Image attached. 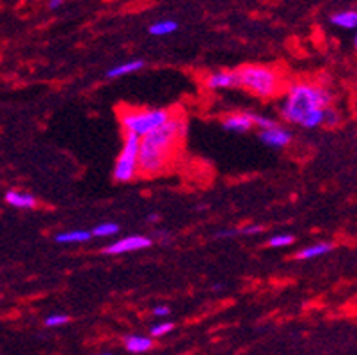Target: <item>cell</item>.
Returning <instances> with one entry per match:
<instances>
[{
  "label": "cell",
  "instance_id": "1",
  "mask_svg": "<svg viewBox=\"0 0 357 355\" xmlns=\"http://www.w3.org/2000/svg\"><path fill=\"white\" fill-rule=\"evenodd\" d=\"M333 105L329 89L318 84H295L288 89L281 105V116L286 121L304 128H317L324 125L326 109Z\"/></svg>",
  "mask_w": 357,
  "mask_h": 355
},
{
  "label": "cell",
  "instance_id": "2",
  "mask_svg": "<svg viewBox=\"0 0 357 355\" xmlns=\"http://www.w3.org/2000/svg\"><path fill=\"white\" fill-rule=\"evenodd\" d=\"M240 87L260 98H272L281 91V77L274 68L265 64H246L238 68Z\"/></svg>",
  "mask_w": 357,
  "mask_h": 355
},
{
  "label": "cell",
  "instance_id": "3",
  "mask_svg": "<svg viewBox=\"0 0 357 355\" xmlns=\"http://www.w3.org/2000/svg\"><path fill=\"white\" fill-rule=\"evenodd\" d=\"M173 118L171 111L164 109H127L121 112V127L127 132V135H137V137H146L153 130L166 125Z\"/></svg>",
  "mask_w": 357,
  "mask_h": 355
},
{
  "label": "cell",
  "instance_id": "4",
  "mask_svg": "<svg viewBox=\"0 0 357 355\" xmlns=\"http://www.w3.org/2000/svg\"><path fill=\"white\" fill-rule=\"evenodd\" d=\"M141 144H143V139L137 137V135H127V137H125L123 150L119 153L118 162H116L114 166V173H112L116 182H132V180L139 174Z\"/></svg>",
  "mask_w": 357,
  "mask_h": 355
},
{
  "label": "cell",
  "instance_id": "5",
  "mask_svg": "<svg viewBox=\"0 0 357 355\" xmlns=\"http://www.w3.org/2000/svg\"><path fill=\"white\" fill-rule=\"evenodd\" d=\"M153 240L144 235H132V237L121 238V240L114 242L109 247L104 248L105 254H111V256H116V254H125V253H134V251H143V248L151 247Z\"/></svg>",
  "mask_w": 357,
  "mask_h": 355
},
{
  "label": "cell",
  "instance_id": "6",
  "mask_svg": "<svg viewBox=\"0 0 357 355\" xmlns=\"http://www.w3.org/2000/svg\"><path fill=\"white\" fill-rule=\"evenodd\" d=\"M208 89H231V87H240V75L238 70L215 71L210 73L205 80Z\"/></svg>",
  "mask_w": 357,
  "mask_h": 355
},
{
  "label": "cell",
  "instance_id": "7",
  "mask_svg": "<svg viewBox=\"0 0 357 355\" xmlns=\"http://www.w3.org/2000/svg\"><path fill=\"white\" fill-rule=\"evenodd\" d=\"M254 127L253 112H235L223 119V128L235 134H247Z\"/></svg>",
  "mask_w": 357,
  "mask_h": 355
},
{
  "label": "cell",
  "instance_id": "8",
  "mask_svg": "<svg viewBox=\"0 0 357 355\" xmlns=\"http://www.w3.org/2000/svg\"><path fill=\"white\" fill-rule=\"evenodd\" d=\"M260 141L270 148H286L290 146L292 134L281 127L270 128V130H260Z\"/></svg>",
  "mask_w": 357,
  "mask_h": 355
},
{
  "label": "cell",
  "instance_id": "9",
  "mask_svg": "<svg viewBox=\"0 0 357 355\" xmlns=\"http://www.w3.org/2000/svg\"><path fill=\"white\" fill-rule=\"evenodd\" d=\"M6 201H8V205L20 210H32L38 206V199L29 192H22V190H8Z\"/></svg>",
  "mask_w": 357,
  "mask_h": 355
},
{
  "label": "cell",
  "instance_id": "10",
  "mask_svg": "<svg viewBox=\"0 0 357 355\" xmlns=\"http://www.w3.org/2000/svg\"><path fill=\"white\" fill-rule=\"evenodd\" d=\"M125 348L132 354H143L153 348V340L151 338H144V336H127L123 340Z\"/></svg>",
  "mask_w": 357,
  "mask_h": 355
},
{
  "label": "cell",
  "instance_id": "11",
  "mask_svg": "<svg viewBox=\"0 0 357 355\" xmlns=\"http://www.w3.org/2000/svg\"><path fill=\"white\" fill-rule=\"evenodd\" d=\"M143 68H144V61L141 59L128 61V63L118 64V66L111 68V70L107 71V77L109 79H119V77L130 75V73H135V71L143 70Z\"/></svg>",
  "mask_w": 357,
  "mask_h": 355
},
{
  "label": "cell",
  "instance_id": "12",
  "mask_svg": "<svg viewBox=\"0 0 357 355\" xmlns=\"http://www.w3.org/2000/svg\"><path fill=\"white\" fill-rule=\"evenodd\" d=\"M334 248V244H329V242H324V244H315L310 245V247L302 248L301 253H297V260H313V258L324 256V254L331 253Z\"/></svg>",
  "mask_w": 357,
  "mask_h": 355
},
{
  "label": "cell",
  "instance_id": "13",
  "mask_svg": "<svg viewBox=\"0 0 357 355\" xmlns=\"http://www.w3.org/2000/svg\"><path fill=\"white\" fill-rule=\"evenodd\" d=\"M331 22H333L336 27L352 31V29H357V11H354V9H349V11H340L336 13V15H333Z\"/></svg>",
  "mask_w": 357,
  "mask_h": 355
},
{
  "label": "cell",
  "instance_id": "14",
  "mask_svg": "<svg viewBox=\"0 0 357 355\" xmlns=\"http://www.w3.org/2000/svg\"><path fill=\"white\" fill-rule=\"evenodd\" d=\"M93 237L89 231H66V233H59L56 237L57 244H82L88 242Z\"/></svg>",
  "mask_w": 357,
  "mask_h": 355
},
{
  "label": "cell",
  "instance_id": "15",
  "mask_svg": "<svg viewBox=\"0 0 357 355\" xmlns=\"http://www.w3.org/2000/svg\"><path fill=\"white\" fill-rule=\"evenodd\" d=\"M178 31V24L175 20H159L150 27V34L167 36Z\"/></svg>",
  "mask_w": 357,
  "mask_h": 355
},
{
  "label": "cell",
  "instance_id": "16",
  "mask_svg": "<svg viewBox=\"0 0 357 355\" xmlns=\"http://www.w3.org/2000/svg\"><path fill=\"white\" fill-rule=\"evenodd\" d=\"M96 237H114L119 233V226L116 222H102L91 231Z\"/></svg>",
  "mask_w": 357,
  "mask_h": 355
},
{
  "label": "cell",
  "instance_id": "17",
  "mask_svg": "<svg viewBox=\"0 0 357 355\" xmlns=\"http://www.w3.org/2000/svg\"><path fill=\"white\" fill-rule=\"evenodd\" d=\"M253 121H254V127H258L260 130H270V128L279 127L274 119L265 118V116H260V114H253Z\"/></svg>",
  "mask_w": 357,
  "mask_h": 355
},
{
  "label": "cell",
  "instance_id": "18",
  "mask_svg": "<svg viewBox=\"0 0 357 355\" xmlns=\"http://www.w3.org/2000/svg\"><path fill=\"white\" fill-rule=\"evenodd\" d=\"M295 238L292 235H276L269 240V247H286L294 244Z\"/></svg>",
  "mask_w": 357,
  "mask_h": 355
},
{
  "label": "cell",
  "instance_id": "19",
  "mask_svg": "<svg viewBox=\"0 0 357 355\" xmlns=\"http://www.w3.org/2000/svg\"><path fill=\"white\" fill-rule=\"evenodd\" d=\"M173 329H175V324H171V322H162V324L153 325L150 332H151V336H153V338H160V336L169 334Z\"/></svg>",
  "mask_w": 357,
  "mask_h": 355
},
{
  "label": "cell",
  "instance_id": "20",
  "mask_svg": "<svg viewBox=\"0 0 357 355\" xmlns=\"http://www.w3.org/2000/svg\"><path fill=\"white\" fill-rule=\"evenodd\" d=\"M68 322H70V316L66 315H52V316H48L47 320H45V325L47 327H61V325H66Z\"/></svg>",
  "mask_w": 357,
  "mask_h": 355
},
{
  "label": "cell",
  "instance_id": "21",
  "mask_svg": "<svg viewBox=\"0 0 357 355\" xmlns=\"http://www.w3.org/2000/svg\"><path fill=\"white\" fill-rule=\"evenodd\" d=\"M338 123H340V114L334 111L333 106L326 109V118H324V125H327V127H334V125H338Z\"/></svg>",
  "mask_w": 357,
  "mask_h": 355
},
{
  "label": "cell",
  "instance_id": "22",
  "mask_svg": "<svg viewBox=\"0 0 357 355\" xmlns=\"http://www.w3.org/2000/svg\"><path fill=\"white\" fill-rule=\"evenodd\" d=\"M263 226H247V228H242L240 229V233L242 235H258V233H263Z\"/></svg>",
  "mask_w": 357,
  "mask_h": 355
},
{
  "label": "cell",
  "instance_id": "23",
  "mask_svg": "<svg viewBox=\"0 0 357 355\" xmlns=\"http://www.w3.org/2000/svg\"><path fill=\"white\" fill-rule=\"evenodd\" d=\"M171 313V309L167 308V306H157L155 309H153V315L159 316V318H162V316H167Z\"/></svg>",
  "mask_w": 357,
  "mask_h": 355
},
{
  "label": "cell",
  "instance_id": "24",
  "mask_svg": "<svg viewBox=\"0 0 357 355\" xmlns=\"http://www.w3.org/2000/svg\"><path fill=\"white\" fill-rule=\"evenodd\" d=\"M240 233L238 229H230V231H223V233H219L217 237L219 238H228V237H237V235Z\"/></svg>",
  "mask_w": 357,
  "mask_h": 355
},
{
  "label": "cell",
  "instance_id": "25",
  "mask_svg": "<svg viewBox=\"0 0 357 355\" xmlns=\"http://www.w3.org/2000/svg\"><path fill=\"white\" fill-rule=\"evenodd\" d=\"M63 4H64V0H50V2H48L50 9H59Z\"/></svg>",
  "mask_w": 357,
  "mask_h": 355
},
{
  "label": "cell",
  "instance_id": "26",
  "mask_svg": "<svg viewBox=\"0 0 357 355\" xmlns=\"http://www.w3.org/2000/svg\"><path fill=\"white\" fill-rule=\"evenodd\" d=\"M221 288H223V284H214V286H212V292H219Z\"/></svg>",
  "mask_w": 357,
  "mask_h": 355
},
{
  "label": "cell",
  "instance_id": "27",
  "mask_svg": "<svg viewBox=\"0 0 357 355\" xmlns=\"http://www.w3.org/2000/svg\"><path fill=\"white\" fill-rule=\"evenodd\" d=\"M157 219H159L157 215H148V221H150V222H155Z\"/></svg>",
  "mask_w": 357,
  "mask_h": 355
},
{
  "label": "cell",
  "instance_id": "28",
  "mask_svg": "<svg viewBox=\"0 0 357 355\" xmlns=\"http://www.w3.org/2000/svg\"><path fill=\"white\" fill-rule=\"evenodd\" d=\"M354 45H356V48H357V34H356V40H354Z\"/></svg>",
  "mask_w": 357,
  "mask_h": 355
},
{
  "label": "cell",
  "instance_id": "29",
  "mask_svg": "<svg viewBox=\"0 0 357 355\" xmlns=\"http://www.w3.org/2000/svg\"><path fill=\"white\" fill-rule=\"evenodd\" d=\"M100 355H112V354H100Z\"/></svg>",
  "mask_w": 357,
  "mask_h": 355
}]
</instances>
